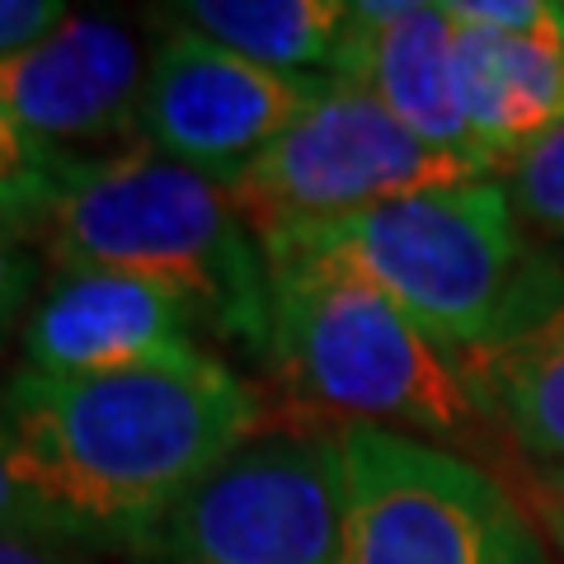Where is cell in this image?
<instances>
[{
	"instance_id": "6da1fadb",
	"label": "cell",
	"mask_w": 564,
	"mask_h": 564,
	"mask_svg": "<svg viewBox=\"0 0 564 564\" xmlns=\"http://www.w3.org/2000/svg\"><path fill=\"white\" fill-rule=\"evenodd\" d=\"M29 480L95 536H151L212 470L269 429L263 400L231 367L188 352L113 377L20 372L0 395Z\"/></svg>"
},
{
	"instance_id": "7a4b0ae2",
	"label": "cell",
	"mask_w": 564,
	"mask_h": 564,
	"mask_svg": "<svg viewBox=\"0 0 564 564\" xmlns=\"http://www.w3.org/2000/svg\"><path fill=\"white\" fill-rule=\"evenodd\" d=\"M39 236L62 273H128L174 292L221 339L263 352L269 259L217 174L151 147L76 161Z\"/></svg>"
},
{
	"instance_id": "3957f363",
	"label": "cell",
	"mask_w": 564,
	"mask_h": 564,
	"mask_svg": "<svg viewBox=\"0 0 564 564\" xmlns=\"http://www.w3.org/2000/svg\"><path fill=\"white\" fill-rule=\"evenodd\" d=\"M269 240L339 259L456 362L522 334L564 288L560 263L532 250L503 180L447 184L329 226L259 236Z\"/></svg>"
},
{
	"instance_id": "277c9868",
	"label": "cell",
	"mask_w": 564,
	"mask_h": 564,
	"mask_svg": "<svg viewBox=\"0 0 564 564\" xmlns=\"http://www.w3.org/2000/svg\"><path fill=\"white\" fill-rule=\"evenodd\" d=\"M269 259V339L263 358L288 391L329 423H372L447 443L485 437L489 410L466 367L437 348L391 296L339 259L263 245Z\"/></svg>"
},
{
	"instance_id": "5b68a950",
	"label": "cell",
	"mask_w": 564,
	"mask_h": 564,
	"mask_svg": "<svg viewBox=\"0 0 564 564\" xmlns=\"http://www.w3.org/2000/svg\"><path fill=\"white\" fill-rule=\"evenodd\" d=\"M344 564H551L489 470L423 437L339 423Z\"/></svg>"
},
{
	"instance_id": "8992f818",
	"label": "cell",
	"mask_w": 564,
	"mask_h": 564,
	"mask_svg": "<svg viewBox=\"0 0 564 564\" xmlns=\"http://www.w3.org/2000/svg\"><path fill=\"white\" fill-rule=\"evenodd\" d=\"M470 180L494 174L466 155L429 147L358 85L329 80L325 95L269 151L236 170L226 188L254 236H273L329 226L410 193Z\"/></svg>"
},
{
	"instance_id": "52a82bcc",
	"label": "cell",
	"mask_w": 564,
	"mask_h": 564,
	"mask_svg": "<svg viewBox=\"0 0 564 564\" xmlns=\"http://www.w3.org/2000/svg\"><path fill=\"white\" fill-rule=\"evenodd\" d=\"M170 564H344L339 423L263 429L161 527Z\"/></svg>"
},
{
	"instance_id": "ba28073f",
	"label": "cell",
	"mask_w": 564,
	"mask_h": 564,
	"mask_svg": "<svg viewBox=\"0 0 564 564\" xmlns=\"http://www.w3.org/2000/svg\"><path fill=\"white\" fill-rule=\"evenodd\" d=\"M325 76H288L184 24L155 47L141 95V141L217 180H231L325 95Z\"/></svg>"
},
{
	"instance_id": "9c48e42d",
	"label": "cell",
	"mask_w": 564,
	"mask_h": 564,
	"mask_svg": "<svg viewBox=\"0 0 564 564\" xmlns=\"http://www.w3.org/2000/svg\"><path fill=\"white\" fill-rule=\"evenodd\" d=\"M147 57L122 24L66 14L33 47L0 62V113L47 147L141 132Z\"/></svg>"
},
{
	"instance_id": "30bf717a",
	"label": "cell",
	"mask_w": 564,
	"mask_h": 564,
	"mask_svg": "<svg viewBox=\"0 0 564 564\" xmlns=\"http://www.w3.org/2000/svg\"><path fill=\"white\" fill-rule=\"evenodd\" d=\"M193 311L128 273H62L24 325L33 377H113L198 352Z\"/></svg>"
},
{
	"instance_id": "8fae6325",
	"label": "cell",
	"mask_w": 564,
	"mask_h": 564,
	"mask_svg": "<svg viewBox=\"0 0 564 564\" xmlns=\"http://www.w3.org/2000/svg\"><path fill=\"white\" fill-rule=\"evenodd\" d=\"M329 80L367 90L429 147L485 165L462 113L456 20L447 14V6H410V0H358V6H348V29L339 39V52H334Z\"/></svg>"
},
{
	"instance_id": "7c38bea8",
	"label": "cell",
	"mask_w": 564,
	"mask_h": 564,
	"mask_svg": "<svg viewBox=\"0 0 564 564\" xmlns=\"http://www.w3.org/2000/svg\"><path fill=\"white\" fill-rule=\"evenodd\" d=\"M456 85L475 151L503 174L545 132L564 128V39L456 24Z\"/></svg>"
},
{
	"instance_id": "4fadbf2b",
	"label": "cell",
	"mask_w": 564,
	"mask_h": 564,
	"mask_svg": "<svg viewBox=\"0 0 564 564\" xmlns=\"http://www.w3.org/2000/svg\"><path fill=\"white\" fill-rule=\"evenodd\" d=\"M462 367L489 419L536 466L564 470V288L522 334Z\"/></svg>"
},
{
	"instance_id": "5bb4252c",
	"label": "cell",
	"mask_w": 564,
	"mask_h": 564,
	"mask_svg": "<svg viewBox=\"0 0 564 564\" xmlns=\"http://www.w3.org/2000/svg\"><path fill=\"white\" fill-rule=\"evenodd\" d=\"M170 14L174 24L288 76L329 70L348 29L344 0H188Z\"/></svg>"
},
{
	"instance_id": "9a60e30c",
	"label": "cell",
	"mask_w": 564,
	"mask_h": 564,
	"mask_svg": "<svg viewBox=\"0 0 564 564\" xmlns=\"http://www.w3.org/2000/svg\"><path fill=\"white\" fill-rule=\"evenodd\" d=\"M70 170H76V155L29 137L24 128H14L0 113V221L10 231H20V236L39 231L43 212L62 193Z\"/></svg>"
},
{
	"instance_id": "2e32d148",
	"label": "cell",
	"mask_w": 564,
	"mask_h": 564,
	"mask_svg": "<svg viewBox=\"0 0 564 564\" xmlns=\"http://www.w3.org/2000/svg\"><path fill=\"white\" fill-rule=\"evenodd\" d=\"M503 193L527 231L564 236V128L545 132L503 170Z\"/></svg>"
},
{
	"instance_id": "e0dca14e",
	"label": "cell",
	"mask_w": 564,
	"mask_h": 564,
	"mask_svg": "<svg viewBox=\"0 0 564 564\" xmlns=\"http://www.w3.org/2000/svg\"><path fill=\"white\" fill-rule=\"evenodd\" d=\"M0 532L20 536H70V522L52 508L39 485L29 480V466L20 456V443L10 437L6 419H0Z\"/></svg>"
},
{
	"instance_id": "ac0fdd59",
	"label": "cell",
	"mask_w": 564,
	"mask_h": 564,
	"mask_svg": "<svg viewBox=\"0 0 564 564\" xmlns=\"http://www.w3.org/2000/svg\"><path fill=\"white\" fill-rule=\"evenodd\" d=\"M66 14L70 10L57 6V0H0V62L47 39Z\"/></svg>"
},
{
	"instance_id": "d6986e66",
	"label": "cell",
	"mask_w": 564,
	"mask_h": 564,
	"mask_svg": "<svg viewBox=\"0 0 564 564\" xmlns=\"http://www.w3.org/2000/svg\"><path fill=\"white\" fill-rule=\"evenodd\" d=\"M29 292H33V259L24 250V236L0 221V329L20 315Z\"/></svg>"
},
{
	"instance_id": "ffe728a7",
	"label": "cell",
	"mask_w": 564,
	"mask_h": 564,
	"mask_svg": "<svg viewBox=\"0 0 564 564\" xmlns=\"http://www.w3.org/2000/svg\"><path fill=\"white\" fill-rule=\"evenodd\" d=\"M0 564H80V560L70 551H62L52 536L0 532Z\"/></svg>"
},
{
	"instance_id": "44dd1931",
	"label": "cell",
	"mask_w": 564,
	"mask_h": 564,
	"mask_svg": "<svg viewBox=\"0 0 564 564\" xmlns=\"http://www.w3.org/2000/svg\"><path fill=\"white\" fill-rule=\"evenodd\" d=\"M545 522L564 545V470H551V480H545Z\"/></svg>"
}]
</instances>
